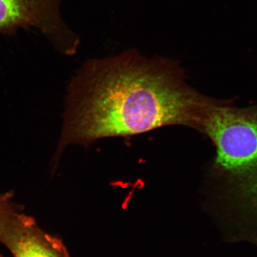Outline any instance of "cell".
Listing matches in <instances>:
<instances>
[{
    "label": "cell",
    "mask_w": 257,
    "mask_h": 257,
    "mask_svg": "<svg viewBox=\"0 0 257 257\" xmlns=\"http://www.w3.org/2000/svg\"><path fill=\"white\" fill-rule=\"evenodd\" d=\"M206 98L189 87L183 68L170 58H147L130 50L87 61L69 85L51 172L69 145L87 147L174 125L195 128Z\"/></svg>",
    "instance_id": "6da1fadb"
},
{
    "label": "cell",
    "mask_w": 257,
    "mask_h": 257,
    "mask_svg": "<svg viewBox=\"0 0 257 257\" xmlns=\"http://www.w3.org/2000/svg\"><path fill=\"white\" fill-rule=\"evenodd\" d=\"M195 130L215 147L209 175L224 239L257 246V104L239 108L207 97Z\"/></svg>",
    "instance_id": "7a4b0ae2"
},
{
    "label": "cell",
    "mask_w": 257,
    "mask_h": 257,
    "mask_svg": "<svg viewBox=\"0 0 257 257\" xmlns=\"http://www.w3.org/2000/svg\"><path fill=\"white\" fill-rule=\"evenodd\" d=\"M62 0H0V33L19 29L35 28L66 55H73L79 37L67 27L60 15Z\"/></svg>",
    "instance_id": "3957f363"
},
{
    "label": "cell",
    "mask_w": 257,
    "mask_h": 257,
    "mask_svg": "<svg viewBox=\"0 0 257 257\" xmlns=\"http://www.w3.org/2000/svg\"><path fill=\"white\" fill-rule=\"evenodd\" d=\"M14 257H67L62 243L38 227L35 219L15 211L0 236Z\"/></svg>",
    "instance_id": "277c9868"
},
{
    "label": "cell",
    "mask_w": 257,
    "mask_h": 257,
    "mask_svg": "<svg viewBox=\"0 0 257 257\" xmlns=\"http://www.w3.org/2000/svg\"><path fill=\"white\" fill-rule=\"evenodd\" d=\"M13 197L12 192L0 195V236L8 219L13 213L16 211V207L13 202Z\"/></svg>",
    "instance_id": "5b68a950"
}]
</instances>
